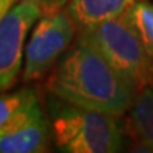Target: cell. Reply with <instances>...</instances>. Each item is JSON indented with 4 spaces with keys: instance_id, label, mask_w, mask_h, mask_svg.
I'll list each match as a JSON object with an SVG mask.
<instances>
[{
    "instance_id": "cell-1",
    "label": "cell",
    "mask_w": 153,
    "mask_h": 153,
    "mask_svg": "<svg viewBox=\"0 0 153 153\" xmlns=\"http://www.w3.org/2000/svg\"><path fill=\"white\" fill-rule=\"evenodd\" d=\"M47 92L87 109L122 116L135 89L101 54L76 40L45 81Z\"/></svg>"
},
{
    "instance_id": "cell-2",
    "label": "cell",
    "mask_w": 153,
    "mask_h": 153,
    "mask_svg": "<svg viewBox=\"0 0 153 153\" xmlns=\"http://www.w3.org/2000/svg\"><path fill=\"white\" fill-rule=\"evenodd\" d=\"M47 102L51 139L60 152L114 153L120 150L125 131L119 116L76 106L53 94H48Z\"/></svg>"
},
{
    "instance_id": "cell-3",
    "label": "cell",
    "mask_w": 153,
    "mask_h": 153,
    "mask_svg": "<svg viewBox=\"0 0 153 153\" xmlns=\"http://www.w3.org/2000/svg\"><path fill=\"white\" fill-rule=\"evenodd\" d=\"M78 33L76 40L88 44L102 55L133 87L135 92L153 81V57L145 48L125 14Z\"/></svg>"
},
{
    "instance_id": "cell-4",
    "label": "cell",
    "mask_w": 153,
    "mask_h": 153,
    "mask_svg": "<svg viewBox=\"0 0 153 153\" xmlns=\"http://www.w3.org/2000/svg\"><path fill=\"white\" fill-rule=\"evenodd\" d=\"M76 33L65 9L38 17L24 51L23 79L31 82L47 75L57 60L70 48Z\"/></svg>"
},
{
    "instance_id": "cell-5",
    "label": "cell",
    "mask_w": 153,
    "mask_h": 153,
    "mask_svg": "<svg viewBox=\"0 0 153 153\" xmlns=\"http://www.w3.org/2000/svg\"><path fill=\"white\" fill-rule=\"evenodd\" d=\"M40 17L37 0H19L0 22V92L16 82L20 74L24 43Z\"/></svg>"
},
{
    "instance_id": "cell-6",
    "label": "cell",
    "mask_w": 153,
    "mask_h": 153,
    "mask_svg": "<svg viewBox=\"0 0 153 153\" xmlns=\"http://www.w3.org/2000/svg\"><path fill=\"white\" fill-rule=\"evenodd\" d=\"M50 140L48 116L44 115L40 102L28 106L0 126L1 153H43L48 150Z\"/></svg>"
},
{
    "instance_id": "cell-7",
    "label": "cell",
    "mask_w": 153,
    "mask_h": 153,
    "mask_svg": "<svg viewBox=\"0 0 153 153\" xmlns=\"http://www.w3.org/2000/svg\"><path fill=\"white\" fill-rule=\"evenodd\" d=\"M123 131L137 146L153 152V81L137 89L126 111Z\"/></svg>"
},
{
    "instance_id": "cell-8",
    "label": "cell",
    "mask_w": 153,
    "mask_h": 153,
    "mask_svg": "<svg viewBox=\"0 0 153 153\" xmlns=\"http://www.w3.org/2000/svg\"><path fill=\"white\" fill-rule=\"evenodd\" d=\"M135 1L136 0H70L65 10L75 24L76 31H82L122 16Z\"/></svg>"
},
{
    "instance_id": "cell-9",
    "label": "cell",
    "mask_w": 153,
    "mask_h": 153,
    "mask_svg": "<svg viewBox=\"0 0 153 153\" xmlns=\"http://www.w3.org/2000/svg\"><path fill=\"white\" fill-rule=\"evenodd\" d=\"M123 14L153 57V4L148 0H136Z\"/></svg>"
},
{
    "instance_id": "cell-10",
    "label": "cell",
    "mask_w": 153,
    "mask_h": 153,
    "mask_svg": "<svg viewBox=\"0 0 153 153\" xmlns=\"http://www.w3.org/2000/svg\"><path fill=\"white\" fill-rule=\"evenodd\" d=\"M38 102L37 89L33 87L22 88L14 92H0V126L7 123L22 111Z\"/></svg>"
},
{
    "instance_id": "cell-11",
    "label": "cell",
    "mask_w": 153,
    "mask_h": 153,
    "mask_svg": "<svg viewBox=\"0 0 153 153\" xmlns=\"http://www.w3.org/2000/svg\"><path fill=\"white\" fill-rule=\"evenodd\" d=\"M68 1L70 0H37L38 7H40V16L51 14V13L65 9Z\"/></svg>"
},
{
    "instance_id": "cell-12",
    "label": "cell",
    "mask_w": 153,
    "mask_h": 153,
    "mask_svg": "<svg viewBox=\"0 0 153 153\" xmlns=\"http://www.w3.org/2000/svg\"><path fill=\"white\" fill-rule=\"evenodd\" d=\"M19 0H0V22Z\"/></svg>"
}]
</instances>
